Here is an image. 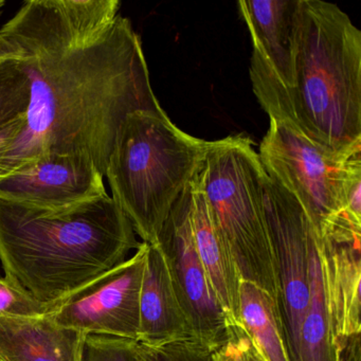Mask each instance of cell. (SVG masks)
Instances as JSON below:
<instances>
[{"label":"cell","mask_w":361,"mask_h":361,"mask_svg":"<svg viewBox=\"0 0 361 361\" xmlns=\"http://www.w3.org/2000/svg\"><path fill=\"white\" fill-rule=\"evenodd\" d=\"M238 321L265 361H291L281 306L261 287L244 280L238 287Z\"/></svg>","instance_id":"15"},{"label":"cell","mask_w":361,"mask_h":361,"mask_svg":"<svg viewBox=\"0 0 361 361\" xmlns=\"http://www.w3.org/2000/svg\"><path fill=\"white\" fill-rule=\"evenodd\" d=\"M56 306L39 301L24 287L7 276H0V318L47 316Z\"/></svg>","instance_id":"19"},{"label":"cell","mask_w":361,"mask_h":361,"mask_svg":"<svg viewBox=\"0 0 361 361\" xmlns=\"http://www.w3.org/2000/svg\"><path fill=\"white\" fill-rule=\"evenodd\" d=\"M139 314L140 343H161L195 337L177 295L166 257L157 243L147 245Z\"/></svg>","instance_id":"12"},{"label":"cell","mask_w":361,"mask_h":361,"mask_svg":"<svg viewBox=\"0 0 361 361\" xmlns=\"http://www.w3.org/2000/svg\"><path fill=\"white\" fill-rule=\"evenodd\" d=\"M24 126L25 117H22L0 128V168L8 152L22 133Z\"/></svg>","instance_id":"22"},{"label":"cell","mask_w":361,"mask_h":361,"mask_svg":"<svg viewBox=\"0 0 361 361\" xmlns=\"http://www.w3.org/2000/svg\"><path fill=\"white\" fill-rule=\"evenodd\" d=\"M6 6V1H4V0H0V16H1V14H3L4 9H5Z\"/></svg>","instance_id":"24"},{"label":"cell","mask_w":361,"mask_h":361,"mask_svg":"<svg viewBox=\"0 0 361 361\" xmlns=\"http://www.w3.org/2000/svg\"><path fill=\"white\" fill-rule=\"evenodd\" d=\"M293 361H335L317 238L310 259V301Z\"/></svg>","instance_id":"16"},{"label":"cell","mask_w":361,"mask_h":361,"mask_svg":"<svg viewBox=\"0 0 361 361\" xmlns=\"http://www.w3.org/2000/svg\"><path fill=\"white\" fill-rule=\"evenodd\" d=\"M264 202L280 279L285 338L293 361L310 301V259L317 234L301 204L268 175Z\"/></svg>","instance_id":"7"},{"label":"cell","mask_w":361,"mask_h":361,"mask_svg":"<svg viewBox=\"0 0 361 361\" xmlns=\"http://www.w3.org/2000/svg\"><path fill=\"white\" fill-rule=\"evenodd\" d=\"M259 101L269 119L337 153L361 149V31L337 5L298 0L290 85Z\"/></svg>","instance_id":"3"},{"label":"cell","mask_w":361,"mask_h":361,"mask_svg":"<svg viewBox=\"0 0 361 361\" xmlns=\"http://www.w3.org/2000/svg\"><path fill=\"white\" fill-rule=\"evenodd\" d=\"M208 141L177 128L166 113L134 111L120 126L104 177L111 198L147 244L206 161Z\"/></svg>","instance_id":"4"},{"label":"cell","mask_w":361,"mask_h":361,"mask_svg":"<svg viewBox=\"0 0 361 361\" xmlns=\"http://www.w3.org/2000/svg\"><path fill=\"white\" fill-rule=\"evenodd\" d=\"M119 0H30L0 28V54L20 64L30 103L0 177L49 154L81 156L104 176L134 111L164 114L142 43Z\"/></svg>","instance_id":"1"},{"label":"cell","mask_w":361,"mask_h":361,"mask_svg":"<svg viewBox=\"0 0 361 361\" xmlns=\"http://www.w3.org/2000/svg\"><path fill=\"white\" fill-rule=\"evenodd\" d=\"M141 243L109 194L59 213L0 200L5 276L43 303L59 305L126 261Z\"/></svg>","instance_id":"2"},{"label":"cell","mask_w":361,"mask_h":361,"mask_svg":"<svg viewBox=\"0 0 361 361\" xmlns=\"http://www.w3.org/2000/svg\"><path fill=\"white\" fill-rule=\"evenodd\" d=\"M82 361H139L137 342L107 336H86Z\"/></svg>","instance_id":"21"},{"label":"cell","mask_w":361,"mask_h":361,"mask_svg":"<svg viewBox=\"0 0 361 361\" xmlns=\"http://www.w3.org/2000/svg\"><path fill=\"white\" fill-rule=\"evenodd\" d=\"M191 221L196 249L211 289L230 320L238 322L240 278L211 214L200 172L191 181Z\"/></svg>","instance_id":"14"},{"label":"cell","mask_w":361,"mask_h":361,"mask_svg":"<svg viewBox=\"0 0 361 361\" xmlns=\"http://www.w3.org/2000/svg\"><path fill=\"white\" fill-rule=\"evenodd\" d=\"M30 103V82L20 64L0 54V128L26 117Z\"/></svg>","instance_id":"17"},{"label":"cell","mask_w":361,"mask_h":361,"mask_svg":"<svg viewBox=\"0 0 361 361\" xmlns=\"http://www.w3.org/2000/svg\"><path fill=\"white\" fill-rule=\"evenodd\" d=\"M137 354L140 361H212L209 344L196 337L155 344L137 342Z\"/></svg>","instance_id":"18"},{"label":"cell","mask_w":361,"mask_h":361,"mask_svg":"<svg viewBox=\"0 0 361 361\" xmlns=\"http://www.w3.org/2000/svg\"><path fill=\"white\" fill-rule=\"evenodd\" d=\"M266 177L249 137L208 141L200 180L217 229L240 280L261 287L281 306L280 279L264 202Z\"/></svg>","instance_id":"5"},{"label":"cell","mask_w":361,"mask_h":361,"mask_svg":"<svg viewBox=\"0 0 361 361\" xmlns=\"http://www.w3.org/2000/svg\"><path fill=\"white\" fill-rule=\"evenodd\" d=\"M257 154L268 177L297 200L318 234L343 207L346 175L361 149L337 153L270 119Z\"/></svg>","instance_id":"6"},{"label":"cell","mask_w":361,"mask_h":361,"mask_svg":"<svg viewBox=\"0 0 361 361\" xmlns=\"http://www.w3.org/2000/svg\"><path fill=\"white\" fill-rule=\"evenodd\" d=\"M147 243L126 261L63 300L50 317L84 335L139 341V297Z\"/></svg>","instance_id":"8"},{"label":"cell","mask_w":361,"mask_h":361,"mask_svg":"<svg viewBox=\"0 0 361 361\" xmlns=\"http://www.w3.org/2000/svg\"><path fill=\"white\" fill-rule=\"evenodd\" d=\"M335 361H361L360 341L350 340L336 352Z\"/></svg>","instance_id":"23"},{"label":"cell","mask_w":361,"mask_h":361,"mask_svg":"<svg viewBox=\"0 0 361 361\" xmlns=\"http://www.w3.org/2000/svg\"><path fill=\"white\" fill-rule=\"evenodd\" d=\"M138 358H139V357H138ZM139 361H140V360H139Z\"/></svg>","instance_id":"25"},{"label":"cell","mask_w":361,"mask_h":361,"mask_svg":"<svg viewBox=\"0 0 361 361\" xmlns=\"http://www.w3.org/2000/svg\"><path fill=\"white\" fill-rule=\"evenodd\" d=\"M104 176L81 156L49 154L0 177V200L48 213L106 195Z\"/></svg>","instance_id":"10"},{"label":"cell","mask_w":361,"mask_h":361,"mask_svg":"<svg viewBox=\"0 0 361 361\" xmlns=\"http://www.w3.org/2000/svg\"><path fill=\"white\" fill-rule=\"evenodd\" d=\"M157 244L166 257L193 335L212 343L232 320L217 302L196 249L191 221V183L173 206Z\"/></svg>","instance_id":"9"},{"label":"cell","mask_w":361,"mask_h":361,"mask_svg":"<svg viewBox=\"0 0 361 361\" xmlns=\"http://www.w3.org/2000/svg\"><path fill=\"white\" fill-rule=\"evenodd\" d=\"M85 338L50 314L0 318V361H82Z\"/></svg>","instance_id":"13"},{"label":"cell","mask_w":361,"mask_h":361,"mask_svg":"<svg viewBox=\"0 0 361 361\" xmlns=\"http://www.w3.org/2000/svg\"><path fill=\"white\" fill-rule=\"evenodd\" d=\"M360 240L361 217L345 208L317 234L333 343L361 333Z\"/></svg>","instance_id":"11"},{"label":"cell","mask_w":361,"mask_h":361,"mask_svg":"<svg viewBox=\"0 0 361 361\" xmlns=\"http://www.w3.org/2000/svg\"><path fill=\"white\" fill-rule=\"evenodd\" d=\"M209 346L212 361H265L240 321L230 322Z\"/></svg>","instance_id":"20"}]
</instances>
